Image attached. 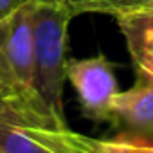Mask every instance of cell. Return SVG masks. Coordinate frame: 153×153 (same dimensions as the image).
<instances>
[{"label":"cell","instance_id":"obj_9","mask_svg":"<svg viewBox=\"0 0 153 153\" xmlns=\"http://www.w3.org/2000/svg\"><path fill=\"white\" fill-rule=\"evenodd\" d=\"M58 2H63V0H58Z\"/></svg>","mask_w":153,"mask_h":153},{"label":"cell","instance_id":"obj_3","mask_svg":"<svg viewBox=\"0 0 153 153\" xmlns=\"http://www.w3.org/2000/svg\"><path fill=\"white\" fill-rule=\"evenodd\" d=\"M0 153H90L87 137L67 130L36 126L0 105Z\"/></svg>","mask_w":153,"mask_h":153},{"label":"cell","instance_id":"obj_8","mask_svg":"<svg viewBox=\"0 0 153 153\" xmlns=\"http://www.w3.org/2000/svg\"><path fill=\"white\" fill-rule=\"evenodd\" d=\"M27 2H31V0H0V18L15 13L16 9H20Z\"/></svg>","mask_w":153,"mask_h":153},{"label":"cell","instance_id":"obj_6","mask_svg":"<svg viewBox=\"0 0 153 153\" xmlns=\"http://www.w3.org/2000/svg\"><path fill=\"white\" fill-rule=\"evenodd\" d=\"M131 61L153 68V9H135L115 16Z\"/></svg>","mask_w":153,"mask_h":153},{"label":"cell","instance_id":"obj_1","mask_svg":"<svg viewBox=\"0 0 153 153\" xmlns=\"http://www.w3.org/2000/svg\"><path fill=\"white\" fill-rule=\"evenodd\" d=\"M34 2L0 18V105L31 124L58 128L34 87Z\"/></svg>","mask_w":153,"mask_h":153},{"label":"cell","instance_id":"obj_4","mask_svg":"<svg viewBox=\"0 0 153 153\" xmlns=\"http://www.w3.org/2000/svg\"><path fill=\"white\" fill-rule=\"evenodd\" d=\"M114 68L105 54L67 61V79L78 94L85 117L96 123L112 119L114 99L119 94Z\"/></svg>","mask_w":153,"mask_h":153},{"label":"cell","instance_id":"obj_5","mask_svg":"<svg viewBox=\"0 0 153 153\" xmlns=\"http://www.w3.org/2000/svg\"><path fill=\"white\" fill-rule=\"evenodd\" d=\"M137 81L114 99L110 123L115 139L153 146V68L137 67Z\"/></svg>","mask_w":153,"mask_h":153},{"label":"cell","instance_id":"obj_7","mask_svg":"<svg viewBox=\"0 0 153 153\" xmlns=\"http://www.w3.org/2000/svg\"><path fill=\"white\" fill-rule=\"evenodd\" d=\"M87 148L90 153H153L151 144H139V142H128L121 139H90L87 137Z\"/></svg>","mask_w":153,"mask_h":153},{"label":"cell","instance_id":"obj_2","mask_svg":"<svg viewBox=\"0 0 153 153\" xmlns=\"http://www.w3.org/2000/svg\"><path fill=\"white\" fill-rule=\"evenodd\" d=\"M70 9L58 0H36L33 13L34 87L59 130H67L63 88L67 79Z\"/></svg>","mask_w":153,"mask_h":153}]
</instances>
